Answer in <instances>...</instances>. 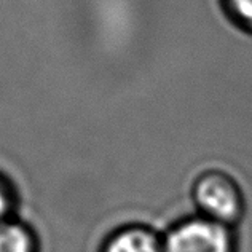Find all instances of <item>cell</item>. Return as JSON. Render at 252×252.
<instances>
[{
    "instance_id": "3",
    "label": "cell",
    "mask_w": 252,
    "mask_h": 252,
    "mask_svg": "<svg viewBox=\"0 0 252 252\" xmlns=\"http://www.w3.org/2000/svg\"><path fill=\"white\" fill-rule=\"evenodd\" d=\"M99 252H163V235L145 223H126L104 238Z\"/></svg>"
},
{
    "instance_id": "4",
    "label": "cell",
    "mask_w": 252,
    "mask_h": 252,
    "mask_svg": "<svg viewBox=\"0 0 252 252\" xmlns=\"http://www.w3.org/2000/svg\"><path fill=\"white\" fill-rule=\"evenodd\" d=\"M0 252H38V238L28 222L6 219L0 222Z\"/></svg>"
},
{
    "instance_id": "6",
    "label": "cell",
    "mask_w": 252,
    "mask_h": 252,
    "mask_svg": "<svg viewBox=\"0 0 252 252\" xmlns=\"http://www.w3.org/2000/svg\"><path fill=\"white\" fill-rule=\"evenodd\" d=\"M16 209V191L11 182L0 172V222L13 217Z\"/></svg>"
},
{
    "instance_id": "2",
    "label": "cell",
    "mask_w": 252,
    "mask_h": 252,
    "mask_svg": "<svg viewBox=\"0 0 252 252\" xmlns=\"http://www.w3.org/2000/svg\"><path fill=\"white\" fill-rule=\"evenodd\" d=\"M163 252H238L233 227L193 214L163 233Z\"/></svg>"
},
{
    "instance_id": "1",
    "label": "cell",
    "mask_w": 252,
    "mask_h": 252,
    "mask_svg": "<svg viewBox=\"0 0 252 252\" xmlns=\"http://www.w3.org/2000/svg\"><path fill=\"white\" fill-rule=\"evenodd\" d=\"M191 200L196 214L228 227L238 225L246 214V196L230 172L211 168L200 172L191 184Z\"/></svg>"
},
{
    "instance_id": "5",
    "label": "cell",
    "mask_w": 252,
    "mask_h": 252,
    "mask_svg": "<svg viewBox=\"0 0 252 252\" xmlns=\"http://www.w3.org/2000/svg\"><path fill=\"white\" fill-rule=\"evenodd\" d=\"M219 10L236 29L252 34V0H217Z\"/></svg>"
}]
</instances>
